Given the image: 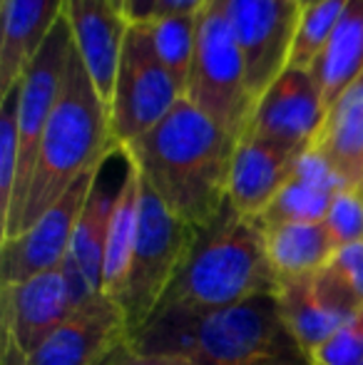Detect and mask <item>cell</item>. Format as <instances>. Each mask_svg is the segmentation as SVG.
I'll return each mask as SVG.
<instances>
[{"label":"cell","instance_id":"8fae6325","mask_svg":"<svg viewBox=\"0 0 363 365\" xmlns=\"http://www.w3.org/2000/svg\"><path fill=\"white\" fill-rule=\"evenodd\" d=\"M227 13L247 60L249 95L257 102L286 68L301 8L286 0H227Z\"/></svg>","mask_w":363,"mask_h":365},{"label":"cell","instance_id":"d6986e66","mask_svg":"<svg viewBox=\"0 0 363 365\" xmlns=\"http://www.w3.org/2000/svg\"><path fill=\"white\" fill-rule=\"evenodd\" d=\"M311 149L324 157L346 187L363 192V73L326 110Z\"/></svg>","mask_w":363,"mask_h":365},{"label":"cell","instance_id":"9c48e42d","mask_svg":"<svg viewBox=\"0 0 363 365\" xmlns=\"http://www.w3.org/2000/svg\"><path fill=\"white\" fill-rule=\"evenodd\" d=\"M102 162L88 169L28 231H23L10 241H3V259H0L3 286L20 284L30 276L45 274V271L65 264L70 246H73L75 226L80 221V214L85 209V202H88Z\"/></svg>","mask_w":363,"mask_h":365},{"label":"cell","instance_id":"ac0fdd59","mask_svg":"<svg viewBox=\"0 0 363 365\" xmlns=\"http://www.w3.org/2000/svg\"><path fill=\"white\" fill-rule=\"evenodd\" d=\"M0 100L15 90L45 40L65 15V0H3Z\"/></svg>","mask_w":363,"mask_h":365},{"label":"cell","instance_id":"d4e9b609","mask_svg":"<svg viewBox=\"0 0 363 365\" xmlns=\"http://www.w3.org/2000/svg\"><path fill=\"white\" fill-rule=\"evenodd\" d=\"M147 28H150V38L160 63L187 90L194 63V43H197V13L152 18Z\"/></svg>","mask_w":363,"mask_h":365},{"label":"cell","instance_id":"f1b7e54d","mask_svg":"<svg viewBox=\"0 0 363 365\" xmlns=\"http://www.w3.org/2000/svg\"><path fill=\"white\" fill-rule=\"evenodd\" d=\"M324 274L356 308H363V241L336 249Z\"/></svg>","mask_w":363,"mask_h":365},{"label":"cell","instance_id":"44dd1931","mask_svg":"<svg viewBox=\"0 0 363 365\" xmlns=\"http://www.w3.org/2000/svg\"><path fill=\"white\" fill-rule=\"evenodd\" d=\"M262 229L269 264H272L276 276V286H279V281L319 274L336 251L324 221H314V224L286 221V224L269 226L262 224Z\"/></svg>","mask_w":363,"mask_h":365},{"label":"cell","instance_id":"836d02e7","mask_svg":"<svg viewBox=\"0 0 363 365\" xmlns=\"http://www.w3.org/2000/svg\"><path fill=\"white\" fill-rule=\"evenodd\" d=\"M264 365H311V361L301 351H294V353H286V356L274 358V361H269Z\"/></svg>","mask_w":363,"mask_h":365},{"label":"cell","instance_id":"74e56055","mask_svg":"<svg viewBox=\"0 0 363 365\" xmlns=\"http://www.w3.org/2000/svg\"><path fill=\"white\" fill-rule=\"evenodd\" d=\"M309 3H316V0H304V5H309Z\"/></svg>","mask_w":363,"mask_h":365},{"label":"cell","instance_id":"ffe728a7","mask_svg":"<svg viewBox=\"0 0 363 365\" xmlns=\"http://www.w3.org/2000/svg\"><path fill=\"white\" fill-rule=\"evenodd\" d=\"M341 189H349L341 177L324 162L321 154L314 149H306L299 159L294 177L289 179L272 207L259 217V224H286V221H301V224H314L324 221L329 207Z\"/></svg>","mask_w":363,"mask_h":365},{"label":"cell","instance_id":"e0dca14e","mask_svg":"<svg viewBox=\"0 0 363 365\" xmlns=\"http://www.w3.org/2000/svg\"><path fill=\"white\" fill-rule=\"evenodd\" d=\"M107 159L102 162L100 172H97L90 197L85 202L78 226H75L70 254L65 259V269H68V276L73 281L75 301L78 303L102 293V264H105L107 234H110L112 212H115L117 197H120L122 182H125V174L115 184L107 179Z\"/></svg>","mask_w":363,"mask_h":365},{"label":"cell","instance_id":"6da1fadb","mask_svg":"<svg viewBox=\"0 0 363 365\" xmlns=\"http://www.w3.org/2000/svg\"><path fill=\"white\" fill-rule=\"evenodd\" d=\"M237 145V137L184 97L155 130L122 152L170 212L202 231L222 217L229 204Z\"/></svg>","mask_w":363,"mask_h":365},{"label":"cell","instance_id":"484cf974","mask_svg":"<svg viewBox=\"0 0 363 365\" xmlns=\"http://www.w3.org/2000/svg\"><path fill=\"white\" fill-rule=\"evenodd\" d=\"M18 174V87L0 100V229L10 214Z\"/></svg>","mask_w":363,"mask_h":365},{"label":"cell","instance_id":"603a6c76","mask_svg":"<svg viewBox=\"0 0 363 365\" xmlns=\"http://www.w3.org/2000/svg\"><path fill=\"white\" fill-rule=\"evenodd\" d=\"M140 197H142V174L130 157L125 154V182L117 197L115 212L107 234L105 264H102V293L110 298H120L125 286L127 269H130L132 251H135L137 229H140Z\"/></svg>","mask_w":363,"mask_h":365},{"label":"cell","instance_id":"4316f807","mask_svg":"<svg viewBox=\"0 0 363 365\" xmlns=\"http://www.w3.org/2000/svg\"><path fill=\"white\" fill-rule=\"evenodd\" d=\"M336 249L363 241V194L359 189H341L324 219Z\"/></svg>","mask_w":363,"mask_h":365},{"label":"cell","instance_id":"f546056e","mask_svg":"<svg viewBox=\"0 0 363 365\" xmlns=\"http://www.w3.org/2000/svg\"><path fill=\"white\" fill-rule=\"evenodd\" d=\"M157 5L160 0H125L122 13H125L127 23H150L157 15Z\"/></svg>","mask_w":363,"mask_h":365},{"label":"cell","instance_id":"e575fe53","mask_svg":"<svg viewBox=\"0 0 363 365\" xmlns=\"http://www.w3.org/2000/svg\"><path fill=\"white\" fill-rule=\"evenodd\" d=\"M130 351H132L130 343H125V346H120L117 351H112L107 358H102V361L97 363V365H122V363H125V358L130 356Z\"/></svg>","mask_w":363,"mask_h":365},{"label":"cell","instance_id":"3957f363","mask_svg":"<svg viewBox=\"0 0 363 365\" xmlns=\"http://www.w3.org/2000/svg\"><path fill=\"white\" fill-rule=\"evenodd\" d=\"M130 348L140 356H182L194 365H264L299 351L276 291L199 316L157 318L130 338Z\"/></svg>","mask_w":363,"mask_h":365},{"label":"cell","instance_id":"277c9868","mask_svg":"<svg viewBox=\"0 0 363 365\" xmlns=\"http://www.w3.org/2000/svg\"><path fill=\"white\" fill-rule=\"evenodd\" d=\"M115 149L110 105L97 92L73 43L63 87L45 127L38 164L30 179L18 236L43 217L88 169L100 164Z\"/></svg>","mask_w":363,"mask_h":365},{"label":"cell","instance_id":"7402d4cb","mask_svg":"<svg viewBox=\"0 0 363 365\" xmlns=\"http://www.w3.org/2000/svg\"><path fill=\"white\" fill-rule=\"evenodd\" d=\"M309 73L319 85L326 110L363 73V0H349L324 53Z\"/></svg>","mask_w":363,"mask_h":365},{"label":"cell","instance_id":"4dcf8cb0","mask_svg":"<svg viewBox=\"0 0 363 365\" xmlns=\"http://www.w3.org/2000/svg\"><path fill=\"white\" fill-rule=\"evenodd\" d=\"M122 365H194V363L182 356H167V353H160V356H140V353L130 351V356L125 358Z\"/></svg>","mask_w":363,"mask_h":365},{"label":"cell","instance_id":"83f0119b","mask_svg":"<svg viewBox=\"0 0 363 365\" xmlns=\"http://www.w3.org/2000/svg\"><path fill=\"white\" fill-rule=\"evenodd\" d=\"M311 365H363V308L349 318L324 346L309 356Z\"/></svg>","mask_w":363,"mask_h":365},{"label":"cell","instance_id":"2e32d148","mask_svg":"<svg viewBox=\"0 0 363 365\" xmlns=\"http://www.w3.org/2000/svg\"><path fill=\"white\" fill-rule=\"evenodd\" d=\"M65 23L97 92L110 105L120 53L125 45V13L112 0H65Z\"/></svg>","mask_w":363,"mask_h":365},{"label":"cell","instance_id":"ba28073f","mask_svg":"<svg viewBox=\"0 0 363 365\" xmlns=\"http://www.w3.org/2000/svg\"><path fill=\"white\" fill-rule=\"evenodd\" d=\"M70 50H73V35H70V28L63 18L55 25V30L45 40V45L35 55V60L25 70L18 85V174H15L10 214L3 226V241L18 236L30 179H33L35 164H38L45 127H48L60 87H63Z\"/></svg>","mask_w":363,"mask_h":365},{"label":"cell","instance_id":"30bf717a","mask_svg":"<svg viewBox=\"0 0 363 365\" xmlns=\"http://www.w3.org/2000/svg\"><path fill=\"white\" fill-rule=\"evenodd\" d=\"M324 117L326 105L314 75L309 70L284 68L257 97L242 137H257L306 152L314 145Z\"/></svg>","mask_w":363,"mask_h":365},{"label":"cell","instance_id":"7a4b0ae2","mask_svg":"<svg viewBox=\"0 0 363 365\" xmlns=\"http://www.w3.org/2000/svg\"><path fill=\"white\" fill-rule=\"evenodd\" d=\"M274 291L276 276L262 224L239 217L227 204L222 217L199 231L197 244L150 321L199 316Z\"/></svg>","mask_w":363,"mask_h":365},{"label":"cell","instance_id":"cb8c5ba5","mask_svg":"<svg viewBox=\"0 0 363 365\" xmlns=\"http://www.w3.org/2000/svg\"><path fill=\"white\" fill-rule=\"evenodd\" d=\"M349 0H316L301 8L294 38H291L286 68L311 70L319 55L324 53L336 23L344 15Z\"/></svg>","mask_w":363,"mask_h":365},{"label":"cell","instance_id":"1f68e13d","mask_svg":"<svg viewBox=\"0 0 363 365\" xmlns=\"http://www.w3.org/2000/svg\"><path fill=\"white\" fill-rule=\"evenodd\" d=\"M202 3L204 0H160L155 18H162V15H194L202 8Z\"/></svg>","mask_w":363,"mask_h":365},{"label":"cell","instance_id":"7c38bea8","mask_svg":"<svg viewBox=\"0 0 363 365\" xmlns=\"http://www.w3.org/2000/svg\"><path fill=\"white\" fill-rule=\"evenodd\" d=\"M125 343H130V328L120 303L97 293L73 308L53 336L28 356V365H97Z\"/></svg>","mask_w":363,"mask_h":365},{"label":"cell","instance_id":"4fadbf2b","mask_svg":"<svg viewBox=\"0 0 363 365\" xmlns=\"http://www.w3.org/2000/svg\"><path fill=\"white\" fill-rule=\"evenodd\" d=\"M75 306L78 301L65 264L20 284L3 286L5 338H10L25 356H33Z\"/></svg>","mask_w":363,"mask_h":365},{"label":"cell","instance_id":"8d00e7d4","mask_svg":"<svg viewBox=\"0 0 363 365\" xmlns=\"http://www.w3.org/2000/svg\"><path fill=\"white\" fill-rule=\"evenodd\" d=\"M112 3H115V5H117V8H120V10H122V5H125V0H112Z\"/></svg>","mask_w":363,"mask_h":365},{"label":"cell","instance_id":"8992f818","mask_svg":"<svg viewBox=\"0 0 363 365\" xmlns=\"http://www.w3.org/2000/svg\"><path fill=\"white\" fill-rule=\"evenodd\" d=\"M187 100L232 137H242L254 100L247 85V60L229 20L227 0H204L197 10V43Z\"/></svg>","mask_w":363,"mask_h":365},{"label":"cell","instance_id":"52a82bcc","mask_svg":"<svg viewBox=\"0 0 363 365\" xmlns=\"http://www.w3.org/2000/svg\"><path fill=\"white\" fill-rule=\"evenodd\" d=\"M184 97L187 90L157 58L147 23H132L125 35L110 97L115 147L125 149L135 145L140 137L155 130Z\"/></svg>","mask_w":363,"mask_h":365},{"label":"cell","instance_id":"d6a6232c","mask_svg":"<svg viewBox=\"0 0 363 365\" xmlns=\"http://www.w3.org/2000/svg\"><path fill=\"white\" fill-rule=\"evenodd\" d=\"M0 365H28V356L15 346L10 338H5L3 343V358H0Z\"/></svg>","mask_w":363,"mask_h":365},{"label":"cell","instance_id":"5bb4252c","mask_svg":"<svg viewBox=\"0 0 363 365\" xmlns=\"http://www.w3.org/2000/svg\"><path fill=\"white\" fill-rule=\"evenodd\" d=\"M276 298L286 331L306 358L361 311L331 284L324 269L301 279L279 281Z\"/></svg>","mask_w":363,"mask_h":365},{"label":"cell","instance_id":"f35d334b","mask_svg":"<svg viewBox=\"0 0 363 365\" xmlns=\"http://www.w3.org/2000/svg\"><path fill=\"white\" fill-rule=\"evenodd\" d=\"M361 194H363V192H361Z\"/></svg>","mask_w":363,"mask_h":365},{"label":"cell","instance_id":"9a60e30c","mask_svg":"<svg viewBox=\"0 0 363 365\" xmlns=\"http://www.w3.org/2000/svg\"><path fill=\"white\" fill-rule=\"evenodd\" d=\"M304 152L257 137H242L229 177V207L247 219H259L294 177Z\"/></svg>","mask_w":363,"mask_h":365},{"label":"cell","instance_id":"d590c367","mask_svg":"<svg viewBox=\"0 0 363 365\" xmlns=\"http://www.w3.org/2000/svg\"><path fill=\"white\" fill-rule=\"evenodd\" d=\"M286 3H291V5H299V8H304V0H286Z\"/></svg>","mask_w":363,"mask_h":365},{"label":"cell","instance_id":"5b68a950","mask_svg":"<svg viewBox=\"0 0 363 365\" xmlns=\"http://www.w3.org/2000/svg\"><path fill=\"white\" fill-rule=\"evenodd\" d=\"M197 239L199 231L170 212V207L142 179L140 229L125 286L117 298L130 328V338L140 333L155 316L162 296L180 274Z\"/></svg>","mask_w":363,"mask_h":365}]
</instances>
